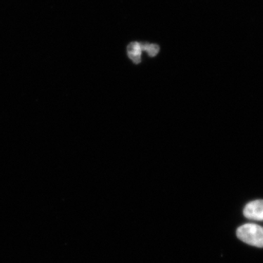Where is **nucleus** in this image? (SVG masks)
Masks as SVG:
<instances>
[{
	"mask_svg": "<svg viewBox=\"0 0 263 263\" xmlns=\"http://www.w3.org/2000/svg\"><path fill=\"white\" fill-rule=\"evenodd\" d=\"M243 215L251 220L263 221V200H257L247 204Z\"/></svg>",
	"mask_w": 263,
	"mask_h": 263,
	"instance_id": "obj_2",
	"label": "nucleus"
},
{
	"mask_svg": "<svg viewBox=\"0 0 263 263\" xmlns=\"http://www.w3.org/2000/svg\"><path fill=\"white\" fill-rule=\"evenodd\" d=\"M141 45L143 51L147 52L149 57H155L156 55L158 54L159 51H160V46H157V45L145 43H141Z\"/></svg>",
	"mask_w": 263,
	"mask_h": 263,
	"instance_id": "obj_4",
	"label": "nucleus"
},
{
	"mask_svg": "<svg viewBox=\"0 0 263 263\" xmlns=\"http://www.w3.org/2000/svg\"><path fill=\"white\" fill-rule=\"evenodd\" d=\"M237 236L247 245L263 248V228L255 224H246L238 228Z\"/></svg>",
	"mask_w": 263,
	"mask_h": 263,
	"instance_id": "obj_1",
	"label": "nucleus"
},
{
	"mask_svg": "<svg viewBox=\"0 0 263 263\" xmlns=\"http://www.w3.org/2000/svg\"><path fill=\"white\" fill-rule=\"evenodd\" d=\"M142 51L141 43L133 42L128 46V57L135 64H139L141 62Z\"/></svg>",
	"mask_w": 263,
	"mask_h": 263,
	"instance_id": "obj_3",
	"label": "nucleus"
}]
</instances>
